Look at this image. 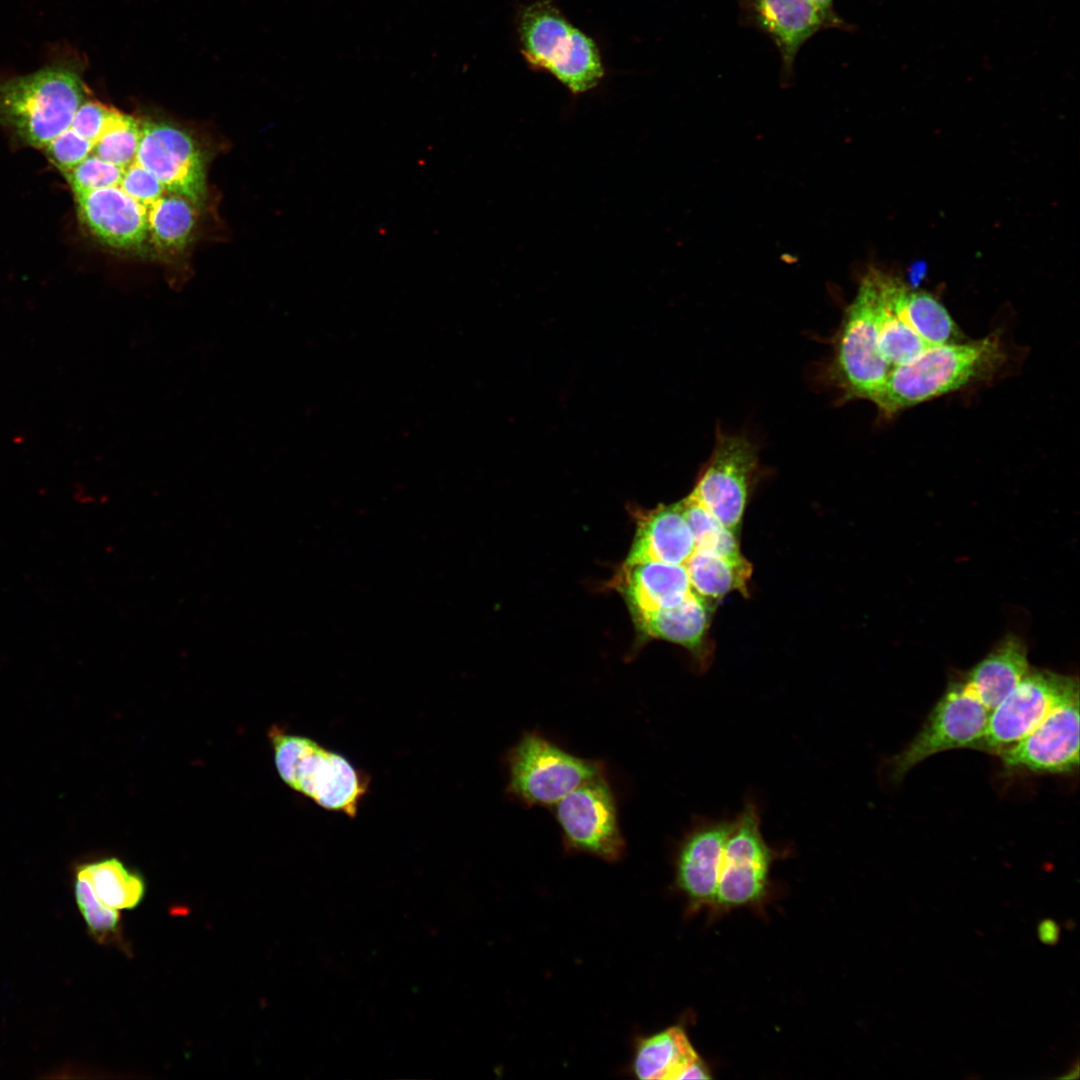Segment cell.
Masks as SVG:
<instances>
[{
	"mask_svg": "<svg viewBox=\"0 0 1080 1080\" xmlns=\"http://www.w3.org/2000/svg\"><path fill=\"white\" fill-rule=\"evenodd\" d=\"M1078 688L1075 677L1031 669L990 712L975 749L998 755L1028 735L1054 706Z\"/></svg>",
	"mask_w": 1080,
	"mask_h": 1080,
	"instance_id": "8",
	"label": "cell"
},
{
	"mask_svg": "<svg viewBox=\"0 0 1080 1080\" xmlns=\"http://www.w3.org/2000/svg\"><path fill=\"white\" fill-rule=\"evenodd\" d=\"M693 591L714 603L733 591L747 592L752 573L747 561L733 562L713 552L695 548L684 563Z\"/></svg>",
	"mask_w": 1080,
	"mask_h": 1080,
	"instance_id": "23",
	"label": "cell"
},
{
	"mask_svg": "<svg viewBox=\"0 0 1080 1080\" xmlns=\"http://www.w3.org/2000/svg\"><path fill=\"white\" fill-rule=\"evenodd\" d=\"M75 199L81 222L103 244L128 250L147 240L146 209L120 187L76 194Z\"/></svg>",
	"mask_w": 1080,
	"mask_h": 1080,
	"instance_id": "15",
	"label": "cell"
},
{
	"mask_svg": "<svg viewBox=\"0 0 1080 1080\" xmlns=\"http://www.w3.org/2000/svg\"><path fill=\"white\" fill-rule=\"evenodd\" d=\"M617 585L632 615L675 607L694 592L684 564L654 561L624 564Z\"/></svg>",
	"mask_w": 1080,
	"mask_h": 1080,
	"instance_id": "18",
	"label": "cell"
},
{
	"mask_svg": "<svg viewBox=\"0 0 1080 1080\" xmlns=\"http://www.w3.org/2000/svg\"><path fill=\"white\" fill-rule=\"evenodd\" d=\"M82 64L78 57L63 58L0 83V125L25 144L44 148L71 126L86 100Z\"/></svg>",
	"mask_w": 1080,
	"mask_h": 1080,
	"instance_id": "2",
	"label": "cell"
},
{
	"mask_svg": "<svg viewBox=\"0 0 1080 1080\" xmlns=\"http://www.w3.org/2000/svg\"><path fill=\"white\" fill-rule=\"evenodd\" d=\"M119 187L146 211L166 192L160 181L135 161L124 168Z\"/></svg>",
	"mask_w": 1080,
	"mask_h": 1080,
	"instance_id": "32",
	"label": "cell"
},
{
	"mask_svg": "<svg viewBox=\"0 0 1080 1080\" xmlns=\"http://www.w3.org/2000/svg\"><path fill=\"white\" fill-rule=\"evenodd\" d=\"M116 110L98 100H85L76 111L70 128L94 144Z\"/></svg>",
	"mask_w": 1080,
	"mask_h": 1080,
	"instance_id": "33",
	"label": "cell"
},
{
	"mask_svg": "<svg viewBox=\"0 0 1080 1080\" xmlns=\"http://www.w3.org/2000/svg\"><path fill=\"white\" fill-rule=\"evenodd\" d=\"M520 33L527 60L558 80L580 60L592 42L547 2L535 3L523 12Z\"/></svg>",
	"mask_w": 1080,
	"mask_h": 1080,
	"instance_id": "14",
	"label": "cell"
},
{
	"mask_svg": "<svg viewBox=\"0 0 1080 1080\" xmlns=\"http://www.w3.org/2000/svg\"><path fill=\"white\" fill-rule=\"evenodd\" d=\"M637 531L625 564H684L695 551L680 502L639 513Z\"/></svg>",
	"mask_w": 1080,
	"mask_h": 1080,
	"instance_id": "17",
	"label": "cell"
},
{
	"mask_svg": "<svg viewBox=\"0 0 1080 1080\" xmlns=\"http://www.w3.org/2000/svg\"><path fill=\"white\" fill-rule=\"evenodd\" d=\"M99 899L116 910L134 909L145 895L144 878L117 858L83 865Z\"/></svg>",
	"mask_w": 1080,
	"mask_h": 1080,
	"instance_id": "26",
	"label": "cell"
},
{
	"mask_svg": "<svg viewBox=\"0 0 1080 1080\" xmlns=\"http://www.w3.org/2000/svg\"><path fill=\"white\" fill-rule=\"evenodd\" d=\"M757 465V448L749 439L718 431L712 454L690 494L736 534Z\"/></svg>",
	"mask_w": 1080,
	"mask_h": 1080,
	"instance_id": "7",
	"label": "cell"
},
{
	"mask_svg": "<svg viewBox=\"0 0 1080 1080\" xmlns=\"http://www.w3.org/2000/svg\"><path fill=\"white\" fill-rule=\"evenodd\" d=\"M990 711L964 678L952 681L930 711L914 739L890 762L891 776L900 779L923 760L950 749L976 748Z\"/></svg>",
	"mask_w": 1080,
	"mask_h": 1080,
	"instance_id": "6",
	"label": "cell"
},
{
	"mask_svg": "<svg viewBox=\"0 0 1080 1080\" xmlns=\"http://www.w3.org/2000/svg\"><path fill=\"white\" fill-rule=\"evenodd\" d=\"M48 159L62 172L68 171L92 154L93 143L83 138L70 127L44 148Z\"/></svg>",
	"mask_w": 1080,
	"mask_h": 1080,
	"instance_id": "31",
	"label": "cell"
},
{
	"mask_svg": "<svg viewBox=\"0 0 1080 1080\" xmlns=\"http://www.w3.org/2000/svg\"><path fill=\"white\" fill-rule=\"evenodd\" d=\"M890 370L880 351L874 293L865 275L835 334L829 376L842 400L872 401Z\"/></svg>",
	"mask_w": 1080,
	"mask_h": 1080,
	"instance_id": "4",
	"label": "cell"
},
{
	"mask_svg": "<svg viewBox=\"0 0 1080 1080\" xmlns=\"http://www.w3.org/2000/svg\"><path fill=\"white\" fill-rule=\"evenodd\" d=\"M883 289L901 320L927 345L960 342V332L943 304L932 294L880 270Z\"/></svg>",
	"mask_w": 1080,
	"mask_h": 1080,
	"instance_id": "21",
	"label": "cell"
},
{
	"mask_svg": "<svg viewBox=\"0 0 1080 1080\" xmlns=\"http://www.w3.org/2000/svg\"><path fill=\"white\" fill-rule=\"evenodd\" d=\"M875 300L879 330V345L883 358L892 367L904 364L918 356L927 345L898 316L888 299L881 280L880 270L872 268L867 272Z\"/></svg>",
	"mask_w": 1080,
	"mask_h": 1080,
	"instance_id": "24",
	"label": "cell"
},
{
	"mask_svg": "<svg viewBox=\"0 0 1080 1080\" xmlns=\"http://www.w3.org/2000/svg\"><path fill=\"white\" fill-rule=\"evenodd\" d=\"M197 205L189 198L165 192L148 210V235L162 249L183 248L196 221Z\"/></svg>",
	"mask_w": 1080,
	"mask_h": 1080,
	"instance_id": "25",
	"label": "cell"
},
{
	"mask_svg": "<svg viewBox=\"0 0 1080 1080\" xmlns=\"http://www.w3.org/2000/svg\"><path fill=\"white\" fill-rule=\"evenodd\" d=\"M633 1071L640 1079H710L705 1063L679 1026L638 1041Z\"/></svg>",
	"mask_w": 1080,
	"mask_h": 1080,
	"instance_id": "19",
	"label": "cell"
},
{
	"mask_svg": "<svg viewBox=\"0 0 1080 1080\" xmlns=\"http://www.w3.org/2000/svg\"><path fill=\"white\" fill-rule=\"evenodd\" d=\"M740 20L765 34L781 58V74L787 81L802 46L820 30L827 29L809 0H739Z\"/></svg>",
	"mask_w": 1080,
	"mask_h": 1080,
	"instance_id": "13",
	"label": "cell"
},
{
	"mask_svg": "<svg viewBox=\"0 0 1080 1080\" xmlns=\"http://www.w3.org/2000/svg\"><path fill=\"white\" fill-rule=\"evenodd\" d=\"M555 817L568 849L605 861L624 853L615 799L603 773L583 783L555 804Z\"/></svg>",
	"mask_w": 1080,
	"mask_h": 1080,
	"instance_id": "9",
	"label": "cell"
},
{
	"mask_svg": "<svg viewBox=\"0 0 1080 1080\" xmlns=\"http://www.w3.org/2000/svg\"><path fill=\"white\" fill-rule=\"evenodd\" d=\"M713 609V603L693 592L675 607L639 613L633 618L643 633L685 647L704 667L709 658L706 634Z\"/></svg>",
	"mask_w": 1080,
	"mask_h": 1080,
	"instance_id": "20",
	"label": "cell"
},
{
	"mask_svg": "<svg viewBox=\"0 0 1080 1080\" xmlns=\"http://www.w3.org/2000/svg\"><path fill=\"white\" fill-rule=\"evenodd\" d=\"M1004 768L1070 774L1079 766V688L1062 699L1023 739L998 754Z\"/></svg>",
	"mask_w": 1080,
	"mask_h": 1080,
	"instance_id": "11",
	"label": "cell"
},
{
	"mask_svg": "<svg viewBox=\"0 0 1080 1080\" xmlns=\"http://www.w3.org/2000/svg\"><path fill=\"white\" fill-rule=\"evenodd\" d=\"M124 169L94 154L74 168L62 172L74 195L119 186Z\"/></svg>",
	"mask_w": 1080,
	"mask_h": 1080,
	"instance_id": "30",
	"label": "cell"
},
{
	"mask_svg": "<svg viewBox=\"0 0 1080 1080\" xmlns=\"http://www.w3.org/2000/svg\"><path fill=\"white\" fill-rule=\"evenodd\" d=\"M732 821H709L691 830L680 845L676 884L694 905L714 903L720 864Z\"/></svg>",
	"mask_w": 1080,
	"mask_h": 1080,
	"instance_id": "16",
	"label": "cell"
},
{
	"mask_svg": "<svg viewBox=\"0 0 1080 1080\" xmlns=\"http://www.w3.org/2000/svg\"><path fill=\"white\" fill-rule=\"evenodd\" d=\"M1030 670L1024 642L1009 634L978 662L964 679L991 712Z\"/></svg>",
	"mask_w": 1080,
	"mask_h": 1080,
	"instance_id": "22",
	"label": "cell"
},
{
	"mask_svg": "<svg viewBox=\"0 0 1080 1080\" xmlns=\"http://www.w3.org/2000/svg\"><path fill=\"white\" fill-rule=\"evenodd\" d=\"M680 506L696 549L713 552L733 562L746 560L740 552L736 534L726 528L691 494L680 501Z\"/></svg>",
	"mask_w": 1080,
	"mask_h": 1080,
	"instance_id": "27",
	"label": "cell"
},
{
	"mask_svg": "<svg viewBox=\"0 0 1080 1080\" xmlns=\"http://www.w3.org/2000/svg\"><path fill=\"white\" fill-rule=\"evenodd\" d=\"M270 738L276 769L290 788L325 810L341 812L350 818L357 815L370 785V777L364 771L309 737L273 728Z\"/></svg>",
	"mask_w": 1080,
	"mask_h": 1080,
	"instance_id": "3",
	"label": "cell"
},
{
	"mask_svg": "<svg viewBox=\"0 0 1080 1080\" xmlns=\"http://www.w3.org/2000/svg\"><path fill=\"white\" fill-rule=\"evenodd\" d=\"M141 130L138 120L116 110L103 133L93 144L92 154L124 169L135 160Z\"/></svg>",
	"mask_w": 1080,
	"mask_h": 1080,
	"instance_id": "28",
	"label": "cell"
},
{
	"mask_svg": "<svg viewBox=\"0 0 1080 1080\" xmlns=\"http://www.w3.org/2000/svg\"><path fill=\"white\" fill-rule=\"evenodd\" d=\"M823 19L827 29L836 28L847 32L855 31L856 27L844 21L834 10V0H809Z\"/></svg>",
	"mask_w": 1080,
	"mask_h": 1080,
	"instance_id": "34",
	"label": "cell"
},
{
	"mask_svg": "<svg viewBox=\"0 0 1080 1080\" xmlns=\"http://www.w3.org/2000/svg\"><path fill=\"white\" fill-rule=\"evenodd\" d=\"M1039 940L1047 945H1055L1060 937V928L1052 919H1044L1037 927Z\"/></svg>",
	"mask_w": 1080,
	"mask_h": 1080,
	"instance_id": "35",
	"label": "cell"
},
{
	"mask_svg": "<svg viewBox=\"0 0 1080 1080\" xmlns=\"http://www.w3.org/2000/svg\"><path fill=\"white\" fill-rule=\"evenodd\" d=\"M75 897L90 933L100 942L112 940L119 933V910L109 907L96 895L83 866L77 871Z\"/></svg>",
	"mask_w": 1080,
	"mask_h": 1080,
	"instance_id": "29",
	"label": "cell"
},
{
	"mask_svg": "<svg viewBox=\"0 0 1080 1080\" xmlns=\"http://www.w3.org/2000/svg\"><path fill=\"white\" fill-rule=\"evenodd\" d=\"M507 762L508 790L527 805H555L603 773L599 762L570 754L536 732L520 738Z\"/></svg>",
	"mask_w": 1080,
	"mask_h": 1080,
	"instance_id": "5",
	"label": "cell"
},
{
	"mask_svg": "<svg viewBox=\"0 0 1080 1080\" xmlns=\"http://www.w3.org/2000/svg\"><path fill=\"white\" fill-rule=\"evenodd\" d=\"M141 128L134 161L154 175L166 191L200 205L206 196V171L194 139L166 122H144Z\"/></svg>",
	"mask_w": 1080,
	"mask_h": 1080,
	"instance_id": "12",
	"label": "cell"
},
{
	"mask_svg": "<svg viewBox=\"0 0 1080 1080\" xmlns=\"http://www.w3.org/2000/svg\"><path fill=\"white\" fill-rule=\"evenodd\" d=\"M1006 360L996 334L969 342L932 345L891 368L873 402L885 417L957 391L995 374Z\"/></svg>",
	"mask_w": 1080,
	"mask_h": 1080,
	"instance_id": "1",
	"label": "cell"
},
{
	"mask_svg": "<svg viewBox=\"0 0 1080 1080\" xmlns=\"http://www.w3.org/2000/svg\"><path fill=\"white\" fill-rule=\"evenodd\" d=\"M772 858L757 808L747 804L732 821L725 842L714 904L730 908L759 900L767 887Z\"/></svg>",
	"mask_w": 1080,
	"mask_h": 1080,
	"instance_id": "10",
	"label": "cell"
}]
</instances>
